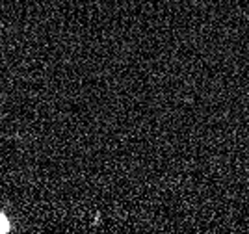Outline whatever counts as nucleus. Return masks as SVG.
I'll return each instance as SVG.
<instances>
[{
	"instance_id": "f257e3e1",
	"label": "nucleus",
	"mask_w": 249,
	"mask_h": 234,
	"mask_svg": "<svg viewBox=\"0 0 249 234\" xmlns=\"http://www.w3.org/2000/svg\"><path fill=\"white\" fill-rule=\"evenodd\" d=\"M8 231H10V221L6 216L0 214V234H6Z\"/></svg>"
}]
</instances>
